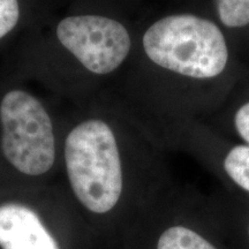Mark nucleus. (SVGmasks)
I'll return each instance as SVG.
<instances>
[{
    "mask_svg": "<svg viewBox=\"0 0 249 249\" xmlns=\"http://www.w3.org/2000/svg\"><path fill=\"white\" fill-rule=\"evenodd\" d=\"M68 180L76 198L95 213H107L123 194L124 177L118 142L107 121L91 118L77 124L65 141Z\"/></svg>",
    "mask_w": 249,
    "mask_h": 249,
    "instance_id": "obj_1",
    "label": "nucleus"
},
{
    "mask_svg": "<svg viewBox=\"0 0 249 249\" xmlns=\"http://www.w3.org/2000/svg\"><path fill=\"white\" fill-rule=\"evenodd\" d=\"M145 54L158 66L193 79H210L224 71L229 51L213 22L191 14L170 15L143 35Z\"/></svg>",
    "mask_w": 249,
    "mask_h": 249,
    "instance_id": "obj_2",
    "label": "nucleus"
},
{
    "mask_svg": "<svg viewBox=\"0 0 249 249\" xmlns=\"http://www.w3.org/2000/svg\"><path fill=\"white\" fill-rule=\"evenodd\" d=\"M1 149L18 172L40 176L53 166L55 138L43 103L21 89L8 91L0 103Z\"/></svg>",
    "mask_w": 249,
    "mask_h": 249,
    "instance_id": "obj_3",
    "label": "nucleus"
},
{
    "mask_svg": "<svg viewBox=\"0 0 249 249\" xmlns=\"http://www.w3.org/2000/svg\"><path fill=\"white\" fill-rule=\"evenodd\" d=\"M60 44L96 75L117 71L128 57L132 39L123 23L102 15H74L57 26Z\"/></svg>",
    "mask_w": 249,
    "mask_h": 249,
    "instance_id": "obj_4",
    "label": "nucleus"
},
{
    "mask_svg": "<svg viewBox=\"0 0 249 249\" xmlns=\"http://www.w3.org/2000/svg\"><path fill=\"white\" fill-rule=\"evenodd\" d=\"M0 248L59 249V246L35 211L11 202L0 205Z\"/></svg>",
    "mask_w": 249,
    "mask_h": 249,
    "instance_id": "obj_5",
    "label": "nucleus"
},
{
    "mask_svg": "<svg viewBox=\"0 0 249 249\" xmlns=\"http://www.w3.org/2000/svg\"><path fill=\"white\" fill-rule=\"evenodd\" d=\"M157 249H216L200 234L183 226L166 230L158 240Z\"/></svg>",
    "mask_w": 249,
    "mask_h": 249,
    "instance_id": "obj_6",
    "label": "nucleus"
},
{
    "mask_svg": "<svg viewBox=\"0 0 249 249\" xmlns=\"http://www.w3.org/2000/svg\"><path fill=\"white\" fill-rule=\"evenodd\" d=\"M224 167L236 185L249 192V147L238 145L233 148L224 160Z\"/></svg>",
    "mask_w": 249,
    "mask_h": 249,
    "instance_id": "obj_7",
    "label": "nucleus"
},
{
    "mask_svg": "<svg viewBox=\"0 0 249 249\" xmlns=\"http://www.w3.org/2000/svg\"><path fill=\"white\" fill-rule=\"evenodd\" d=\"M223 24L230 28L249 24V0H214Z\"/></svg>",
    "mask_w": 249,
    "mask_h": 249,
    "instance_id": "obj_8",
    "label": "nucleus"
},
{
    "mask_svg": "<svg viewBox=\"0 0 249 249\" xmlns=\"http://www.w3.org/2000/svg\"><path fill=\"white\" fill-rule=\"evenodd\" d=\"M20 18L18 0H0V39L11 33Z\"/></svg>",
    "mask_w": 249,
    "mask_h": 249,
    "instance_id": "obj_9",
    "label": "nucleus"
},
{
    "mask_svg": "<svg viewBox=\"0 0 249 249\" xmlns=\"http://www.w3.org/2000/svg\"><path fill=\"white\" fill-rule=\"evenodd\" d=\"M235 127L241 138L249 143V103L241 107L236 112Z\"/></svg>",
    "mask_w": 249,
    "mask_h": 249,
    "instance_id": "obj_10",
    "label": "nucleus"
}]
</instances>
